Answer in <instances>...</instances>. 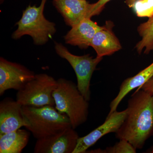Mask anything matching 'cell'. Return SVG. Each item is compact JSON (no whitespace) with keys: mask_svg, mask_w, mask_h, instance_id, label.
<instances>
[{"mask_svg":"<svg viewBox=\"0 0 153 153\" xmlns=\"http://www.w3.org/2000/svg\"><path fill=\"white\" fill-rule=\"evenodd\" d=\"M19 102L6 97L0 102V135L7 133L27 126Z\"/></svg>","mask_w":153,"mask_h":153,"instance_id":"obj_10","label":"cell"},{"mask_svg":"<svg viewBox=\"0 0 153 153\" xmlns=\"http://www.w3.org/2000/svg\"><path fill=\"white\" fill-rule=\"evenodd\" d=\"M127 115L115 133L119 140L125 139L137 149H141L153 136V96L143 89L136 90L128 102Z\"/></svg>","mask_w":153,"mask_h":153,"instance_id":"obj_1","label":"cell"},{"mask_svg":"<svg viewBox=\"0 0 153 153\" xmlns=\"http://www.w3.org/2000/svg\"><path fill=\"white\" fill-rule=\"evenodd\" d=\"M79 137L71 127L63 131L37 140L34 153H73Z\"/></svg>","mask_w":153,"mask_h":153,"instance_id":"obj_8","label":"cell"},{"mask_svg":"<svg viewBox=\"0 0 153 153\" xmlns=\"http://www.w3.org/2000/svg\"><path fill=\"white\" fill-rule=\"evenodd\" d=\"M56 53L61 58L67 60L76 74L77 87L84 98L90 101L91 91L90 82L93 72L102 57L94 58L89 55L78 56L72 54L61 43H55Z\"/></svg>","mask_w":153,"mask_h":153,"instance_id":"obj_6","label":"cell"},{"mask_svg":"<svg viewBox=\"0 0 153 153\" xmlns=\"http://www.w3.org/2000/svg\"><path fill=\"white\" fill-rule=\"evenodd\" d=\"M30 132L19 129L0 135V153H21L27 145Z\"/></svg>","mask_w":153,"mask_h":153,"instance_id":"obj_15","label":"cell"},{"mask_svg":"<svg viewBox=\"0 0 153 153\" xmlns=\"http://www.w3.org/2000/svg\"><path fill=\"white\" fill-rule=\"evenodd\" d=\"M22 110L28 124L25 128L37 140L55 134L71 127L68 116L59 112L54 106L23 105Z\"/></svg>","mask_w":153,"mask_h":153,"instance_id":"obj_3","label":"cell"},{"mask_svg":"<svg viewBox=\"0 0 153 153\" xmlns=\"http://www.w3.org/2000/svg\"><path fill=\"white\" fill-rule=\"evenodd\" d=\"M53 91L55 108L68 116L72 128L75 129L87 121L89 103L71 80L61 78Z\"/></svg>","mask_w":153,"mask_h":153,"instance_id":"obj_2","label":"cell"},{"mask_svg":"<svg viewBox=\"0 0 153 153\" xmlns=\"http://www.w3.org/2000/svg\"><path fill=\"white\" fill-rule=\"evenodd\" d=\"M4 0H1V3H3V2L4 1Z\"/></svg>","mask_w":153,"mask_h":153,"instance_id":"obj_23","label":"cell"},{"mask_svg":"<svg viewBox=\"0 0 153 153\" xmlns=\"http://www.w3.org/2000/svg\"><path fill=\"white\" fill-rule=\"evenodd\" d=\"M146 152L149 153H153V147H152L150 148V149H148L147 151H146Z\"/></svg>","mask_w":153,"mask_h":153,"instance_id":"obj_22","label":"cell"},{"mask_svg":"<svg viewBox=\"0 0 153 153\" xmlns=\"http://www.w3.org/2000/svg\"><path fill=\"white\" fill-rule=\"evenodd\" d=\"M85 1H86V0H85Z\"/></svg>","mask_w":153,"mask_h":153,"instance_id":"obj_24","label":"cell"},{"mask_svg":"<svg viewBox=\"0 0 153 153\" xmlns=\"http://www.w3.org/2000/svg\"><path fill=\"white\" fill-rule=\"evenodd\" d=\"M127 115V110H117L107 116L104 123L86 135L79 137L73 153H85L87 149L94 146L102 137L118 130Z\"/></svg>","mask_w":153,"mask_h":153,"instance_id":"obj_9","label":"cell"},{"mask_svg":"<svg viewBox=\"0 0 153 153\" xmlns=\"http://www.w3.org/2000/svg\"><path fill=\"white\" fill-rule=\"evenodd\" d=\"M136 0H126V3L129 7L132 8L134 3Z\"/></svg>","mask_w":153,"mask_h":153,"instance_id":"obj_21","label":"cell"},{"mask_svg":"<svg viewBox=\"0 0 153 153\" xmlns=\"http://www.w3.org/2000/svg\"><path fill=\"white\" fill-rule=\"evenodd\" d=\"M111 0H99L97 2L94 3L92 9L90 12V17L99 15L104 9L105 6Z\"/></svg>","mask_w":153,"mask_h":153,"instance_id":"obj_19","label":"cell"},{"mask_svg":"<svg viewBox=\"0 0 153 153\" xmlns=\"http://www.w3.org/2000/svg\"><path fill=\"white\" fill-rule=\"evenodd\" d=\"M103 26H99L91 18H85L79 24L71 27L64 36L66 44L77 46L81 49H86L90 47L94 35Z\"/></svg>","mask_w":153,"mask_h":153,"instance_id":"obj_12","label":"cell"},{"mask_svg":"<svg viewBox=\"0 0 153 153\" xmlns=\"http://www.w3.org/2000/svg\"><path fill=\"white\" fill-rule=\"evenodd\" d=\"M143 89L145 91L149 93L151 95L153 96V76L149 79V80L143 85L141 87L138 88L137 90Z\"/></svg>","mask_w":153,"mask_h":153,"instance_id":"obj_20","label":"cell"},{"mask_svg":"<svg viewBox=\"0 0 153 153\" xmlns=\"http://www.w3.org/2000/svg\"><path fill=\"white\" fill-rule=\"evenodd\" d=\"M35 75L26 66L0 57V95L9 89H23Z\"/></svg>","mask_w":153,"mask_h":153,"instance_id":"obj_7","label":"cell"},{"mask_svg":"<svg viewBox=\"0 0 153 153\" xmlns=\"http://www.w3.org/2000/svg\"><path fill=\"white\" fill-rule=\"evenodd\" d=\"M47 0H41L40 6L29 5L23 11L22 18L16 23L17 30L12 38L14 40L29 36L37 46L47 44L56 32V25L47 20L44 12Z\"/></svg>","mask_w":153,"mask_h":153,"instance_id":"obj_4","label":"cell"},{"mask_svg":"<svg viewBox=\"0 0 153 153\" xmlns=\"http://www.w3.org/2000/svg\"><path fill=\"white\" fill-rule=\"evenodd\" d=\"M104 150L105 153H136L137 149L128 141L121 139L114 146Z\"/></svg>","mask_w":153,"mask_h":153,"instance_id":"obj_18","label":"cell"},{"mask_svg":"<svg viewBox=\"0 0 153 153\" xmlns=\"http://www.w3.org/2000/svg\"><path fill=\"white\" fill-rule=\"evenodd\" d=\"M52 4L71 27L85 18H90L93 4L85 0H52Z\"/></svg>","mask_w":153,"mask_h":153,"instance_id":"obj_11","label":"cell"},{"mask_svg":"<svg viewBox=\"0 0 153 153\" xmlns=\"http://www.w3.org/2000/svg\"><path fill=\"white\" fill-rule=\"evenodd\" d=\"M132 8L138 17L149 18L153 16V0H136Z\"/></svg>","mask_w":153,"mask_h":153,"instance_id":"obj_17","label":"cell"},{"mask_svg":"<svg viewBox=\"0 0 153 153\" xmlns=\"http://www.w3.org/2000/svg\"><path fill=\"white\" fill-rule=\"evenodd\" d=\"M113 26L112 22H107L92 38L90 47L94 49L97 57L109 56L122 49L120 42L113 32Z\"/></svg>","mask_w":153,"mask_h":153,"instance_id":"obj_13","label":"cell"},{"mask_svg":"<svg viewBox=\"0 0 153 153\" xmlns=\"http://www.w3.org/2000/svg\"><path fill=\"white\" fill-rule=\"evenodd\" d=\"M137 31L142 38L136 45L137 52L140 54L144 49V53L149 54L153 50V16L147 22L140 24Z\"/></svg>","mask_w":153,"mask_h":153,"instance_id":"obj_16","label":"cell"},{"mask_svg":"<svg viewBox=\"0 0 153 153\" xmlns=\"http://www.w3.org/2000/svg\"><path fill=\"white\" fill-rule=\"evenodd\" d=\"M153 76V62L136 75L125 79L121 84L117 95L111 102L108 116L117 111L119 105L127 94L135 88L141 87Z\"/></svg>","mask_w":153,"mask_h":153,"instance_id":"obj_14","label":"cell"},{"mask_svg":"<svg viewBox=\"0 0 153 153\" xmlns=\"http://www.w3.org/2000/svg\"><path fill=\"white\" fill-rule=\"evenodd\" d=\"M57 85V80L52 76L45 73L36 74L23 89L18 91L16 100L22 105L54 106L52 94Z\"/></svg>","mask_w":153,"mask_h":153,"instance_id":"obj_5","label":"cell"}]
</instances>
